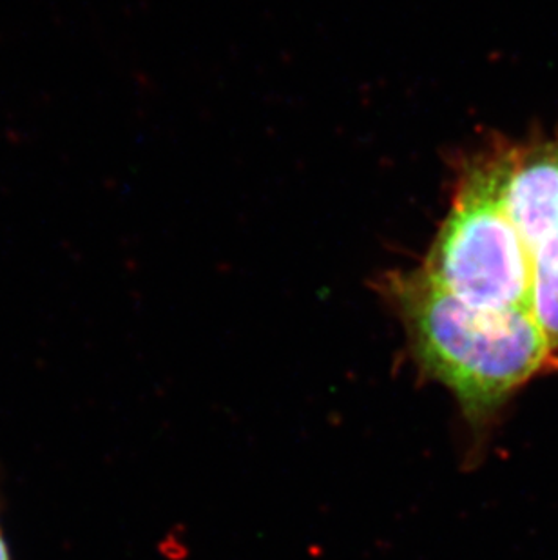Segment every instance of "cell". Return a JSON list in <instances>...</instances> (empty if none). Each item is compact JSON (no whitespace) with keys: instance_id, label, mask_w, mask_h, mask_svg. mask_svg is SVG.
Returning a JSON list of instances; mask_svg holds the SVG:
<instances>
[{"instance_id":"1","label":"cell","mask_w":558,"mask_h":560,"mask_svg":"<svg viewBox=\"0 0 558 560\" xmlns=\"http://www.w3.org/2000/svg\"><path fill=\"white\" fill-rule=\"evenodd\" d=\"M386 292L405 323L417 366L452 392L475 434L515 392L557 365L532 312L472 307L425 269L391 276Z\"/></svg>"},{"instance_id":"2","label":"cell","mask_w":558,"mask_h":560,"mask_svg":"<svg viewBox=\"0 0 558 560\" xmlns=\"http://www.w3.org/2000/svg\"><path fill=\"white\" fill-rule=\"evenodd\" d=\"M510 153L472 165L422 269L485 311L532 312V264L504 201Z\"/></svg>"},{"instance_id":"3","label":"cell","mask_w":558,"mask_h":560,"mask_svg":"<svg viewBox=\"0 0 558 560\" xmlns=\"http://www.w3.org/2000/svg\"><path fill=\"white\" fill-rule=\"evenodd\" d=\"M504 201L532 264V316L558 352V140L510 153Z\"/></svg>"},{"instance_id":"4","label":"cell","mask_w":558,"mask_h":560,"mask_svg":"<svg viewBox=\"0 0 558 560\" xmlns=\"http://www.w3.org/2000/svg\"><path fill=\"white\" fill-rule=\"evenodd\" d=\"M0 560H11L10 550H8V545L2 539V535H0Z\"/></svg>"}]
</instances>
